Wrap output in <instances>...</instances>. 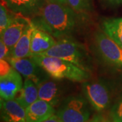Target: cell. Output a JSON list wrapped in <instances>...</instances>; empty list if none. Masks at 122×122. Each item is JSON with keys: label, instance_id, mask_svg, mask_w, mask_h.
<instances>
[{"label": "cell", "instance_id": "19", "mask_svg": "<svg viewBox=\"0 0 122 122\" xmlns=\"http://www.w3.org/2000/svg\"><path fill=\"white\" fill-rule=\"evenodd\" d=\"M9 9L2 2L0 5V33L10 25L16 15L10 13Z\"/></svg>", "mask_w": 122, "mask_h": 122}, {"label": "cell", "instance_id": "2", "mask_svg": "<svg viewBox=\"0 0 122 122\" xmlns=\"http://www.w3.org/2000/svg\"><path fill=\"white\" fill-rule=\"evenodd\" d=\"M30 57L54 79H66L73 81L83 82L90 77L89 71L65 60L44 55H33Z\"/></svg>", "mask_w": 122, "mask_h": 122}, {"label": "cell", "instance_id": "7", "mask_svg": "<svg viewBox=\"0 0 122 122\" xmlns=\"http://www.w3.org/2000/svg\"><path fill=\"white\" fill-rule=\"evenodd\" d=\"M9 62L20 75L25 78L32 79L36 84L48 78V73L35 62L32 57H10Z\"/></svg>", "mask_w": 122, "mask_h": 122}, {"label": "cell", "instance_id": "3", "mask_svg": "<svg viewBox=\"0 0 122 122\" xmlns=\"http://www.w3.org/2000/svg\"><path fill=\"white\" fill-rule=\"evenodd\" d=\"M39 55L65 60L89 72L92 69L91 58L85 47L68 37L58 39L50 50Z\"/></svg>", "mask_w": 122, "mask_h": 122}, {"label": "cell", "instance_id": "9", "mask_svg": "<svg viewBox=\"0 0 122 122\" xmlns=\"http://www.w3.org/2000/svg\"><path fill=\"white\" fill-rule=\"evenodd\" d=\"M23 83L22 75L13 68L9 73L0 77L1 98L5 100L15 98L21 90Z\"/></svg>", "mask_w": 122, "mask_h": 122}, {"label": "cell", "instance_id": "12", "mask_svg": "<svg viewBox=\"0 0 122 122\" xmlns=\"http://www.w3.org/2000/svg\"><path fill=\"white\" fill-rule=\"evenodd\" d=\"M56 42V41L52 35L35 27L33 25L30 40L31 56L44 54L52 48Z\"/></svg>", "mask_w": 122, "mask_h": 122}, {"label": "cell", "instance_id": "16", "mask_svg": "<svg viewBox=\"0 0 122 122\" xmlns=\"http://www.w3.org/2000/svg\"><path fill=\"white\" fill-rule=\"evenodd\" d=\"M23 107L26 109L39 99L37 85L30 79L25 78L19 95L15 98Z\"/></svg>", "mask_w": 122, "mask_h": 122}, {"label": "cell", "instance_id": "8", "mask_svg": "<svg viewBox=\"0 0 122 122\" xmlns=\"http://www.w3.org/2000/svg\"><path fill=\"white\" fill-rule=\"evenodd\" d=\"M30 22L24 16L16 14V16L12 22L1 33V39L10 49L16 44L25 32L26 26Z\"/></svg>", "mask_w": 122, "mask_h": 122}, {"label": "cell", "instance_id": "10", "mask_svg": "<svg viewBox=\"0 0 122 122\" xmlns=\"http://www.w3.org/2000/svg\"><path fill=\"white\" fill-rule=\"evenodd\" d=\"M46 1V0H1L12 12L33 17L39 13Z\"/></svg>", "mask_w": 122, "mask_h": 122}, {"label": "cell", "instance_id": "26", "mask_svg": "<svg viewBox=\"0 0 122 122\" xmlns=\"http://www.w3.org/2000/svg\"><path fill=\"white\" fill-rule=\"evenodd\" d=\"M50 2L52 3H56V4H60L62 5H67L66 3V0H48Z\"/></svg>", "mask_w": 122, "mask_h": 122}, {"label": "cell", "instance_id": "25", "mask_svg": "<svg viewBox=\"0 0 122 122\" xmlns=\"http://www.w3.org/2000/svg\"><path fill=\"white\" fill-rule=\"evenodd\" d=\"M105 1L111 5H122V0H105Z\"/></svg>", "mask_w": 122, "mask_h": 122}, {"label": "cell", "instance_id": "15", "mask_svg": "<svg viewBox=\"0 0 122 122\" xmlns=\"http://www.w3.org/2000/svg\"><path fill=\"white\" fill-rule=\"evenodd\" d=\"M33 24L31 22L26 26V29L21 37L11 49L10 57L14 58H27L31 56L30 40Z\"/></svg>", "mask_w": 122, "mask_h": 122}, {"label": "cell", "instance_id": "11", "mask_svg": "<svg viewBox=\"0 0 122 122\" xmlns=\"http://www.w3.org/2000/svg\"><path fill=\"white\" fill-rule=\"evenodd\" d=\"M1 117L5 122H26V109L16 98H1Z\"/></svg>", "mask_w": 122, "mask_h": 122}, {"label": "cell", "instance_id": "17", "mask_svg": "<svg viewBox=\"0 0 122 122\" xmlns=\"http://www.w3.org/2000/svg\"><path fill=\"white\" fill-rule=\"evenodd\" d=\"M102 26V31L122 48V18L105 19Z\"/></svg>", "mask_w": 122, "mask_h": 122}, {"label": "cell", "instance_id": "14", "mask_svg": "<svg viewBox=\"0 0 122 122\" xmlns=\"http://www.w3.org/2000/svg\"><path fill=\"white\" fill-rule=\"evenodd\" d=\"M37 85L39 99L50 103L54 107L58 105L61 98V90L56 81L48 77Z\"/></svg>", "mask_w": 122, "mask_h": 122}, {"label": "cell", "instance_id": "21", "mask_svg": "<svg viewBox=\"0 0 122 122\" xmlns=\"http://www.w3.org/2000/svg\"><path fill=\"white\" fill-rule=\"evenodd\" d=\"M12 69L13 67L10 65L9 61H7L5 59L0 60V77H4L9 73Z\"/></svg>", "mask_w": 122, "mask_h": 122}, {"label": "cell", "instance_id": "20", "mask_svg": "<svg viewBox=\"0 0 122 122\" xmlns=\"http://www.w3.org/2000/svg\"><path fill=\"white\" fill-rule=\"evenodd\" d=\"M110 115L111 122H122V98L113 106Z\"/></svg>", "mask_w": 122, "mask_h": 122}, {"label": "cell", "instance_id": "1", "mask_svg": "<svg viewBox=\"0 0 122 122\" xmlns=\"http://www.w3.org/2000/svg\"><path fill=\"white\" fill-rule=\"evenodd\" d=\"M77 13L68 5L46 1L31 22L34 26L49 33L54 39L67 38L74 32L79 20Z\"/></svg>", "mask_w": 122, "mask_h": 122}, {"label": "cell", "instance_id": "6", "mask_svg": "<svg viewBox=\"0 0 122 122\" xmlns=\"http://www.w3.org/2000/svg\"><path fill=\"white\" fill-rule=\"evenodd\" d=\"M95 44L100 56L111 65L122 69V48L103 31L95 35Z\"/></svg>", "mask_w": 122, "mask_h": 122}, {"label": "cell", "instance_id": "18", "mask_svg": "<svg viewBox=\"0 0 122 122\" xmlns=\"http://www.w3.org/2000/svg\"><path fill=\"white\" fill-rule=\"evenodd\" d=\"M67 5L78 14L90 12L92 8V0H66Z\"/></svg>", "mask_w": 122, "mask_h": 122}, {"label": "cell", "instance_id": "13", "mask_svg": "<svg viewBox=\"0 0 122 122\" xmlns=\"http://www.w3.org/2000/svg\"><path fill=\"white\" fill-rule=\"evenodd\" d=\"M54 113L53 106L38 99L26 108V122H43L54 115Z\"/></svg>", "mask_w": 122, "mask_h": 122}, {"label": "cell", "instance_id": "24", "mask_svg": "<svg viewBox=\"0 0 122 122\" xmlns=\"http://www.w3.org/2000/svg\"><path fill=\"white\" fill-rule=\"evenodd\" d=\"M43 122H63L61 120L60 118L57 116L56 115H53L52 116H51L50 117L47 119L46 120H45Z\"/></svg>", "mask_w": 122, "mask_h": 122}, {"label": "cell", "instance_id": "23", "mask_svg": "<svg viewBox=\"0 0 122 122\" xmlns=\"http://www.w3.org/2000/svg\"><path fill=\"white\" fill-rule=\"evenodd\" d=\"M86 122H111L102 115H96Z\"/></svg>", "mask_w": 122, "mask_h": 122}, {"label": "cell", "instance_id": "22", "mask_svg": "<svg viewBox=\"0 0 122 122\" xmlns=\"http://www.w3.org/2000/svg\"><path fill=\"white\" fill-rule=\"evenodd\" d=\"M11 49L7 46L4 42L0 40V60L1 59H8L10 57Z\"/></svg>", "mask_w": 122, "mask_h": 122}, {"label": "cell", "instance_id": "4", "mask_svg": "<svg viewBox=\"0 0 122 122\" xmlns=\"http://www.w3.org/2000/svg\"><path fill=\"white\" fill-rule=\"evenodd\" d=\"M88 103L82 96H69L58 108L56 115L63 122H86L90 117Z\"/></svg>", "mask_w": 122, "mask_h": 122}, {"label": "cell", "instance_id": "5", "mask_svg": "<svg viewBox=\"0 0 122 122\" xmlns=\"http://www.w3.org/2000/svg\"><path fill=\"white\" fill-rule=\"evenodd\" d=\"M82 90L85 98L92 108L102 112L109 108L111 94L109 87L101 81H83Z\"/></svg>", "mask_w": 122, "mask_h": 122}]
</instances>
